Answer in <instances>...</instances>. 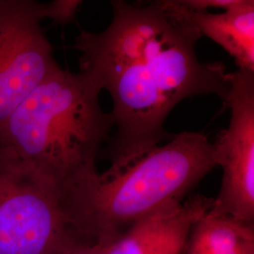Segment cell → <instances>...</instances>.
Listing matches in <instances>:
<instances>
[{"mask_svg": "<svg viewBox=\"0 0 254 254\" xmlns=\"http://www.w3.org/2000/svg\"><path fill=\"white\" fill-rule=\"evenodd\" d=\"M110 3L109 27L99 33L80 29L73 47L80 53V72L112 98L116 130L108 157L117 167L173 138L164 124L181 101L215 94L225 105L230 85L221 62L199 61L201 35L177 0Z\"/></svg>", "mask_w": 254, "mask_h": 254, "instance_id": "6da1fadb", "label": "cell"}, {"mask_svg": "<svg viewBox=\"0 0 254 254\" xmlns=\"http://www.w3.org/2000/svg\"><path fill=\"white\" fill-rule=\"evenodd\" d=\"M101 89L60 65L0 123V152L69 196L97 171L95 158L113 127Z\"/></svg>", "mask_w": 254, "mask_h": 254, "instance_id": "7a4b0ae2", "label": "cell"}, {"mask_svg": "<svg viewBox=\"0 0 254 254\" xmlns=\"http://www.w3.org/2000/svg\"><path fill=\"white\" fill-rule=\"evenodd\" d=\"M217 167L208 137L183 132L127 163L96 173L73 191L68 206L84 236L93 244L109 245L140 219L185 200Z\"/></svg>", "mask_w": 254, "mask_h": 254, "instance_id": "3957f363", "label": "cell"}, {"mask_svg": "<svg viewBox=\"0 0 254 254\" xmlns=\"http://www.w3.org/2000/svg\"><path fill=\"white\" fill-rule=\"evenodd\" d=\"M88 244L60 191L0 152V254H63Z\"/></svg>", "mask_w": 254, "mask_h": 254, "instance_id": "277c9868", "label": "cell"}, {"mask_svg": "<svg viewBox=\"0 0 254 254\" xmlns=\"http://www.w3.org/2000/svg\"><path fill=\"white\" fill-rule=\"evenodd\" d=\"M43 20L41 3L0 0V123L59 66Z\"/></svg>", "mask_w": 254, "mask_h": 254, "instance_id": "5b68a950", "label": "cell"}, {"mask_svg": "<svg viewBox=\"0 0 254 254\" xmlns=\"http://www.w3.org/2000/svg\"><path fill=\"white\" fill-rule=\"evenodd\" d=\"M231 109L227 129L213 142L222 181L213 208L239 221L254 224V72L226 74Z\"/></svg>", "mask_w": 254, "mask_h": 254, "instance_id": "8992f818", "label": "cell"}, {"mask_svg": "<svg viewBox=\"0 0 254 254\" xmlns=\"http://www.w3.org/2000/svg\"><path fill=\"white\" fill-rule=\"evenodd\" d=\"M214 199L194 195L173 202L136 222L103 247V254H182L192 228L213 205Z\"/></svg>", "mask_w": 254, "mask_h": 254, "instance_id": "52a82bcc", "label": "cell"}, {"mask_svg": "<svg viewBox=\"0 0 254 254\" xmlns=\"http://www.w3.org/2000/svg\"><path fill=\"white\" fill-rule=\"evenodd\" d=\"M177 1L201 37L221 46L235 60L238 70L254 72V0H239L235 7L219 13L193 10Z\"/></svg>", "mask_w": 254, "mask_h": 254, "instance_id": "ba28073f", "label": "cell"}, {"mask_svg": "<svg viewBox=\"0 0 254 254\" xmlns=\"http://www.w3.org/2000/svg\"><path fill=\"white\" fill-rule=\"evenodd\" d=\"M186 254H254V224L212 207L195 223Z\"/></svg>", "mask_w": 254, "mask_h": 254, "instance_id": "9c48e42d", "label": "cell"}, {"mask_svg": "<svg viewBox=\"0 0 254 254\" xmlns=\"http://www.w3.org/2000/svg\"><path fill=\"white\" fill-rule=\"evenodd\" d=\"M82 1L79 0H55L43 4L44 19H50L57 25L76 23V13Z\"/></svg>", "mask_w": 254, "mask_h": 254, "instance_id": "30bf717a", "label": "cell"}, {"mask_svg": "<svg viewBox=\"0 0 254 254\" xmlns=\"http://www.w3.org/2000/svg\"><path fill=\"white\" fill-rule=\"evenodd\" d=\"M182 5L193 10H207L218 9L227 10L235 7L239 0H179Z\"/></svg>", "mask_w": 254, "mask_h": 254, "instance_id": "8fae6325", "label": "cell"}, {"mask_svg": "<svg viewBox=\"0 0 254 254\" xmlns=\"http://www.w3.org/2000/svg\"><path fill=\"white\" fill-rule=\"evenodd\" d=\"M63 254H103V247L98 244H88L74 248Z\"/></svg>", "mask_w": 254, "mask_h": 254, "instance_id": "7c38bea8", "label": "cell"}]
</instances>
